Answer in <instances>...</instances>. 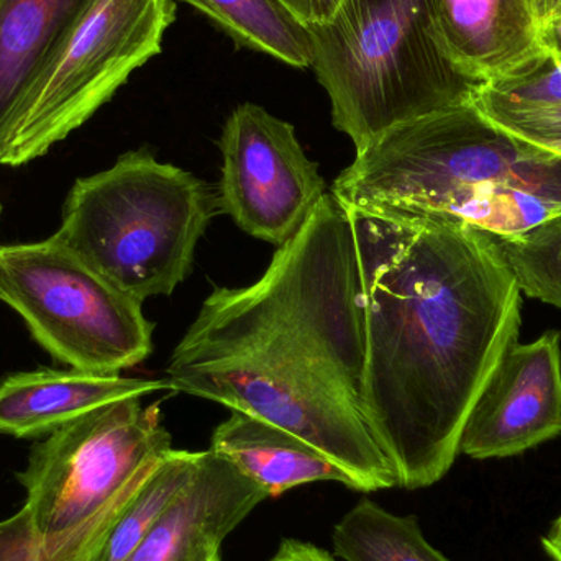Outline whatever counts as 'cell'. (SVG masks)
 I'll return each instance as SVG.
<instances>
[{
  "label": "cell",
  "instance_id": "3",
  "mask_svg": "<svg viewBox=\"0 0 561 561\" xmlns=\"http://www.w3.org/2000/svg\"><path fill=\"white\" fill-rule=\"evenodd\" d=\"M330 193L345 206L511 239L561 216V157L497 127L470 102L385 131L356 151Z\"/></svg>",
  "mask_w": 561,
  "mask_h": 561
},
{
  "label": "cell",
  "instance_id": "19",
  "mask_svg": "<svg viewBox=\"0 0 561 561\" xmlns=\"http://www.w3.org/2000/svg\"><path fill=\"white\" fill-rule=\"evenodd\" d=\"M494 242L520 290L561 310V216L523 236L494 239Z\"/></svg>",
  "mask_w": 561,
  "mask_h": 561
},
{
  "label": "cell",
  "instance_id": "24",
  "mask_svg": "<svg viewBox=\"0 0 561 561\" xmlns=\"http://www.w3.org/2000/svg\"><path fill=\"white\" fill-rule=\"evenodd\" d=\"M270 561H336L323 549L302 540L287 539Z\"/></svg>",
  "mask_w": 561,
  "mask_h": 561
},
{
  "label": "cell",
  "instance_id": "16",
  "mask_svg": "<svg viewBox=\"0 0 561 561\" xmlns=\"http://www.w3.org/2000/svg\"><path fill=\"white\" fill-rule=\"evenodd\" d=\"M209 16L239 46L293 68L312 66L309 26L280 0H181Z\"/></svg>",
  "mask_w": 561,
  "mask_h": 561
},
{
  "label": "cell",
  "instance_id": "18",
  "mask_svg": "<svg viewBox=\"0 0 561 561\" xmlns=\"http://www.w3.org/2000/svg\"><path fill=\"white\" fill-rule=\"evenodd\" d=\"M201 451L171 450L108 527L89 561H125L178 500L199 468Z\"/></svg>",
  "mask_w": 561,
  "mask_h": 561
},
{
  "label": "cell",
  "instance_id": "22",
  "mask_svg": "<svg viewBox=\"0 0 561 561\" xmlns=\"http://www.w3.org/2000/svg\"><path fill=\"white\" fill-rule=\"evenodd\" d=\"M0 561H39L38 542L25 507L0 520Z\"/></svg>",
  "mask_w": 561,
  "mask_h": 561
},
{
  "label": "cell",
  "instance_id": "27",
  "mask_svg": "<svg viewBox=\"0 0 561 561\" xmlns=\"http://www.w3.org/2000/svg\"><path fill=\"white\" fill-rule=\"evenodd\" d=\"M543 552L547 553L552 561H561V542H552V540L542 539Z\"/></svg>",
  "mask_w": 561,
  "mask_h": 561
},
{
  "label": "cell",
  "instance_id": "26",
  "mask_svg": "<svg viewBox=\"0 0 561 561\" xmlns=\"http://www.w3.org/2000/svg\"><path fill=\"white\" fill-rule=\"evenodd\" d=\"M297 19L302 20L304 23L310 22L309 0H280Z\"/></svg>",
  "mask_w": 561,
  "mask_h": 561
},
{
  "label": "cell",
  "instance_id": "11",
  "mask_svg": "<svg viewBox=\"0 0 561 561\" xmlns=\"http://www.w3.org/2000/svg\"><path fill=\"white\" fill-rule=\"evenodd\" d=\"M268 497L236 465L201 451L191 483L125 561H213L224 540Z\"/></svg>",
  "mask_w": 561,
  "mask_h": 561
},
{
  "label": "cell",
  "instance_id": "13",
  "mask_svg": "<svg viewBox=\"0 0 561 561\" xmlns=\"http://www.w3.org/2000/svg\"><path fill=\"white\" fill-rule=\"evenodd\" d=\"M167 379L36 368L0 379V435L38 438L112 402L167 389Z\"/></svg>",
  "mask_w": 561,
  "mask_h": 561
},
{
  "label": "cell",
  "instance_id": "1",
  "mask_svg": "<svg viewBox=\"0 0 561 561\" xmlns=\"http://www.w3.org/2000/svg\"><path fill=\"white\" fill-rule=\"evenodd\" d=\"M342 206L362 286L363 417L398 486H434L460 455L481 389L519 340L523 290L486 232Z\"/></svg>",
  "mask_w": 561,
  "mask_h": 561
},
{
  "label": "cell",
  "instance_id": "15",
  "mask_svg": "<svg viewBox=\"0 0 561 561\" xmlns=\"http://www.w3.org/2000/svg\"><path fill=\"white\" fill-rule=\"evenodd\" d=\"M209 450L236 465L270 497L317 481H333L355 490L352 478L312 445L245 412L232 411L217 425Z\"/></svg>",
  "mask_w": 561,
  "mask_h": 561
},
{
  "label": "cell",
  "instance_id": "12",
  "mask_svg": "<svg viewBox=\"0 0 561 561\" xmlns=\"http://www.w3.org/2000/svg\"><path fill=\"white\" fill-rule=\"evenodd\" d=\"M435 15L448 56L478 88L547 59L533 0H435Z\"/></svg>",
  "mask_w": 561,
  "mask_h": 561
},
{
  "label": "cell",
  "instance_id": "31",
  "mask_svg": "<svg viewBox=\"0 0 561 561\" xmlns=\"http://www.w3.org/2000/svg\"><path fill=\"white\" fill-rule=\"evenodd\" d=\"M0 210H2V207H0Z\"/></svg>",
  "mask_w": 561,
  "mask_h": 561
},
{
  "label": "cell",
  "instance_id": "7",
  "mask_svg": "<svg viewBox=\"0 0 561 561\" xmlns=\"http://www.w3.org/2000/svg\"><path fill=\"white\" fill-rule=\"evenodd\" d=\"M0 300L69 368L117 375L153 350L154 325L144 316V304L53 236L0 247Z\"/></svg>",
  "mask_w": 561,
  "mask_h": 561
},
{
  "label": "cell",
  "instance_id": "5",
  "mask_svg": "<svg viewBox=\"0 0 561 561\" xmlns=\"http://www.w3.org/2000/svg\"><path fill=\"white\" fill-rule=\"evenodd\" d=\"M216 207L206 181L140 148L72 184L53 237L144 304L190 276Z\"/></svg>",
  "mask_w": 561,
  "mask_h": 561
},
{
  "label": "cell",
  "instance_id": "30",
  "mask_svg": "<svg viewBox=\"0 0 561 561\" xmlns=\"http://www.w3.org/2000/svg\"><path fill=\"white\" fill-rule=\"evenodd\" d=\"M213 561H220V557L217 556L216 559H213Z\"/></svg>",
  "mask_w": 561,
  "mask_h": 561
},
{
  "label": "cell",
  "instance_id": "6",
  "mask_svg": "<svg viewBox=\"0 0 561 561\" xmlns=\"http://www.w3.org/2000/svg\"><path fill=\"white\" fill-rule=\"evenodd\" d=\"M128 398L46 435L16 474L39 561H89L108 527L173 450L158 402Z\"/></svg>",
  "mask_w": 561,
  "mask_h": 561
},
{
  "label": "cell",
  "instance_id": "10",
  "mask_svg": "<svg viewBox=\"0 0 561 561\" xmlns=\"http://www.w3.org/2000/svg\"><path fill=\"white\" fill-rule=\"evenodd\" d=\"M561 434V335L510 346L481 389L460 440L473 460L510 458Z\"/></svg>",
  "mask_w": 561,
  "mask_h": 561
},
{
  "label": "cell",
  "instance_id": "29",
  "mask_svg": "<svg viewBox=\"0 0 561 561\" xmlns=\"http://www.w3.org/2000/svg\"><path fill=\"white\" fill-rule=\"evenodd\" d=\"M543 539L552 540V542H561V514L557 517L556 523H553L552 529L549 530Z\"/></svg>",
  "mask_w": 561,
  "mask_h": 561
},
{
  "label": "cell",
  "instance_id": "9",
  "mask_svg": "<svg viewBox=\"0 0 561 561\" xmlns=\"http://www.w3.org/2000/svg\"><path fill=\"white\" fill-rule=\"evenodd\" d=\"M219 148L220 213L272 245L289 242L327 194L319 164L307 158L293 125L242 104L224 125Z\"/></svg>",
  "mask_w": 561,
  "mask_h": 561
},
{
  "label": "cell",
  "instance_id": "25",
  "mask_svg": "<svg viewBox=\"0 0 561 561\" xmlns=\"http://www.w3.org/2000/svg\"><path fill=\"white\" fill-rule=\"evenodd\" d=\"M340 3L342 0H309L310 22L307 25L325 22L339 9Z\"/></svg>",
  "mask_w": 561,
  "mask_h": 561
},
{
  "label": "cell",
  "instance_id": "21",
  "mask_svg": "<svg viewBox=\"0 0 561 561\" xmlns=\"http://www.w3.org/2000/svg\"><path fill=\"white\" fill-rule=\"evenodd\" d=\"M488 118V117H486ZM514 137L526 141L561 140V105L542 108V111L526 112L511 117L491 121Z\"/></svg>",
  "mask_w": 561,
  "mask_h": 561
},
{
  "label": "cell",
  "instance_id": "4",
  "mask_svg": "<svg viewBox=\"0 0 561 561\" xmlns=\"http://www.w3.org/2000/svg\"><path fill=\"white\" fill-rule=\"evenodd\" d=\"M307 26L310 68L356 151L405 122L470 104L480 89L448 56L435 0H342Z\"/></svg>",
  "mask_w": 561,
  "mask_h": 561
},
{
  "label": "cell",
  "instance_id": "20",
  "mask_svg": "<svg viewBox=\"0 0 561 561\" xmlns=\"http://www.w3.org/2000/svg\"><path fill=\"white\" fill-rule=\"evenodd\" d=\"M471 104L490 121L561 105V56H547L516 78L481 85Z\"/></svg>",
  "mask_w": 561,
  "mask_h": 561
},
{
  "label": "cell",
  "instance_id": "8",
  "mask_svg": "<svg viewBox=\"0 0 561 561\" xmlns=\"http://www.w3.org/2000/svg\"><path fill=\"white\" fill-rule=\"evenodd\" d=\"M174 19V0H98L23 105L0 164L32 163L81 128L160 55Z\"/></svg>",
  "mask_w": 561,
  "mask_h": 561
},
{
  "label": "cell",
  "instance_id": "23",
  "mask_svg": "<svg viewBox=\"0 0 561 561\" xmlns=\"http://www.w3.org/2000/svg\"><path fill=\"white\" fill-rule=\"evenodd\" d=\"M539 39L547 56H561V0H556L540 16Z\"/></svg>",
  "mask_w": 561,
  "mask_h": 561
},
{
  "label": "cell",
  "instance_id": "2",
  "mask_svg": "<svg viewBox=\"0 0 561 561\" xmlns=\"http://www.w3.org/2000/svg\"><path fill=\"white\" fill-rule=\"evenodd\" d=\"M365 332L352 226L327 193L247 287H216L167 366L173 391L312 445L356 491L398 486L362 411Z\"/></svg>",
  "mask_w": 561,
  "mask_h": 561
},
{
  "label": "cell",
  "instance_id": "28",
  "mask_svg": "<svg viewBox=\"0 0 561 561\" xmlns=\"http://www.w3.org/2000/svg\"><path fill=\"white\" fill-rule=\"evenodd\" d=\"M530 144L537 145L542 150L549 151V153L561 157V140L556 141H530Z\"/></svg>",
  "mask_w": 561,
  "mask_h": 561
},
{
  "label": "cell",
  "instance_id": "17",
  "mask_svg": "<svg viewBox=\"0 0 561 561\" xmlns=\"http://www.w3.org/2000/svg\"><path fill=\"white\" fill-rule=\"evenodd\" d=\"M332 547L343 561H451L425 539L417 517L398 516L371 500L335 524Z\"/></svg>",
  "mask_w": 561,
  "mask_h": 561
},
{
  "label": "cell",
  "instance_id": "14",
  "mask_svg": "<svg viewBox=\"0 0 561 561\" xmlns=\"http://www.w3.org/2000/svg\"><path fill=\"white\" fill-rule=\"evenodd\" d=\"M98 0H0V157L23 105Z\"/></svg>",
  "mask_w": 561,
  "mask_h": 561
}]
</instances>
